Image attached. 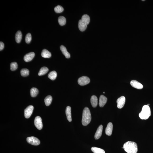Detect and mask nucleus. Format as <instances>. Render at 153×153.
<instances>
[{
  "label": "nucleus",
  "instance_id": "obj_24",
  "mask_svg": "<svg viewBox=\"0 0 153 153\" xmlns=\"http://www.w3.org/2000/svg\"><path fill=\"white\" fill-rule=\"evenodd\" d=\"M92 151L94 153H105L104 150L101 148L93 147L91 148Z\"/></svg>",
  "mask_w": 153,
  "mask_h": 153
},
{
  "label": "nucleus",
  "instance_id": "obj_3",
  "mask_svg": "<svg viewBox=\"0 0 153 153\" xmlns=\"http://www.w3.org/2000/svg\"><path fill=\"white\" fill-rule=\"evenodd\" d=\"M151 116V111L149 106L145 105L143 106L142 111L139 114V116L142 120H147Z\"/></svg>",
  "mask_w": 153,
  "mask_h": 153
},
{
  "label": "nucleus",
  "instance_id": "obj_21",
  "mask_svg": "<svg viewBox=\"0 0 153 153\" xmlns=\"http://www.w3.org/2000/svg\"><path fill=\"white\" fill-rule=\"evenodd\" d=\"M57 76V74L56 71H51L48 75V77L52 80L56 79Z\"/></svg>",
  "mask_w": 153,
  "mask_h": 153
},
{
  "label": "nucleus",
  "instance_id": "obj_10",
  "mask_svg": "<svg viewBox=\"0 0 153 153\" xmlns=\"http://www.w3.org/2000/svg\"><path fill=\"white\" fill-rule=\"evenodd\" d=\"M113 129V124L111 122H109L108 124L107 127L106 129L105 133L108 136L111 135L112 134Z\"/></svg>",
  "mask_w": 153,
  "mask_h": 153
},
{
  "label": "nucleus",
  "instance_id": "obj_6",
  "mask_svg": "<svg viewBox=\"0 0 153 153\" xmlns=\"http://www.w3.org/2000/svg\"><path fill=\"white\" fill-rule=\"evenodd\" d=\"M33 108V106L32 105L29 106L26 108L24 111V116L26 118L28 119L30 117L32 113Z\"/></svg>",
  "mask_w": 153,
  "mask_h": 153
},
{
  "label": "nucleus",
  "instance_id": "obj_5",
  "mask_svg": "<svg viewBox=\"0 0 153 153\" xmlns=\"http://www.w3.org/2000/svg\"><path fill=\"white\" fill-rule=\"evenodd\" d=\"M90 80L87 76H82L79 79L78 82L79 84L81 86H84L88 84L90 82Z\"/></svg>",
  "mask_w": 153,
  "mask_h": 153
},
{
  "label": "nucleus",
  "instance_id": "obj_4",
  "mask_svg": "<svg viewBox=\"0 0 153 153\" xmlns=\"http://www.w3.org/2000/svg\"><path fill=\"white\" fill-rule=\"evenodd\" d=\"M27 140L29 144L32 145H38L40 144V141L39 140L34 137H28L27 138Z\"/></svg>",
  "mask_w": 153,
  "mask_h": 153
},
{
  "label": "nucleus",
  "instance_id": "obj_22",
  "mask_svg": "<svg viewBox=\"0 0 153 153\" xmlns=\"http://www.w3.org/2000/svg\"><path fill=\"white\" fill-rule=\"evenodd\" d=\"M38 90L37 89L33 87V88H32L30 90V95L32 97H35L38 94Z\"/></svg>",
  "mask_w": 153,
  "mask_h": 153
},
{
  "label": "nucleus",
  "instance_id": "obj_11",
  "mask_svg": "<svg viewBox=\"0 0 153 153\" xmlns=\"http://www.w3.org/2000/svg\"><path fill=\"white\" fill-rule=\"evenodd\" d=\"M35 55L34 52H33L28 53L24 56V60L26 62H30L33 59Z\"/></svg>",
  "mask_w": 153,
  "mask_h": 153
},
{
  "label": "nucleus",
  "instance_id": "obj_25",
  "mask_svg": "<svg viewBox=\"0 0 153 153\" xmlns=\"http://www.w3.org/2000/svg\"><path fill=\"white\" fill-rule=\"evenodd\" d=\"M52 100V97L51 96H47L45 99V102L46 106H49L51 104Z\"/></svg>",
  "mask_w": 153,
  "mask_h": 153
},
{
  "label": "nucleus",
  "instance_id": "obj_13",
  "mask_svg": "<svg viewBox=\"0 0 153 153\" xmlns=\"http://www.w3.org/2000/svg\"><path fill=\"white\" fill-rule=\"evenodd\" d=\"M107 98L103 95L100 96L99 102V106L100 107H103L107 103Z\"/></svg>",
  "mask_w": 153,
  "mask_h": 153
},
{
  "label": "nucleus",
  "instance_id": "obj_7",
  "mask_svg": "<svg viewBox=\"0 0 153 153\" xmlns=\"http://www.w3.org/2000/svg\"><path fill=\"white\" fill-rule=\"evenodd\" d=\"M35 126L39 130H41L43 128L42 119L40 116H37L35 118L34 121Z\"/></svg>",
  "mask_w": 153,
  "mask_h": 153
},
{
  "label": "nucleus",
  "instance_id": "obj_23",
  "mask_svg": "<svg viewBox=\"0 0 153 153\" xmlns=\"http://www.w3.org/2000/svg\"><path fill=\"white\" fill-rule=\"evenodd\" d=\"M81 20L87 25L89 24L90 22L89 16L86 14H84L82 16Z\"/></svg>",
  "mask_w": 153,
  "mask_h": 153
},
{
  "label": "nucleus",
  "instance_id": "obj_8",
  "mask_svg": "<svg viewBox=\"0 0 153 153\" xmlns=\"http://www.w3.org/2000/svg\"><path fill=\"white\" fill-rule=\"evenodd\" d=\"M125 101H126V98L124 96H122L118 98L116 101L118 108L119 109L122 108L124 106Z\"/></svg>",
  "mask_w": 153,
  "mask_h": 153
},
{
  "label": "nucleus",
  "instance_id": "obj_16",
  "mask_svg": "<svg viewBox=\"0 0 153 153\" xmlns=\"http://www.w3.org/2000/svg\"><path fill=\"white\" fill-rule=\"evenodd\" d=\"M60 50L63 54L65 55V57L67 59L70 57V55L67 50L66 47L63 45L60 46Z\"/></svg>",
  "mask_w": 153,
  "mask_h": 153
},
{
  "label": "nucleus",
  "instance_id": "obj_33",
  "mask_svg": "<svg viewBox=\"0 0 153 153\" xmlns=\"http://www.w3.org/2000/svg\"><path fill=\"white\" fill-rule=\"evenodd\" d=\"M103 93H105L104 92H103Z\"/></svg>",
  "mask_w": 153,
  "mask_h": 153
},
{
  "label": "nucleus",
  "instance_id": "obj_26",
  "mask_svg": "<svg viewBox=\"0 0 153 153\" xmlns=\"http://www.w3.org/2000/svg\"><path fill=\"white\" fill-rule=\"evenodd\" d=\"M58 22L60 25L61 26H64L65 24L66 20L65 17L62 16L59 17L58 19Z\"/></svg>",
  "mask_w": 153,
  "mask_h": 153
},
{
  "label": "nucleus",
  "instance_id": "obj_32",
  "mask_svg": "<svg viewBox=\"0 0 153 153\" xmlns=\"http://www.w3.org/2000/svg\"><path fill=\"white\" fill-rule=\"evenodd\" d=\"M147 105H148V106H149L150 105V104H148Z\"/></svg>",
  "mask_w": 153,
  "mask_h": 153
},
{
  "label": "nucleus",
  "instance_id": "obj_17",
  "mask_svg": "<svg viewBox=\"0 0 153 153\" xmlns=\"http://www.w3.org/2000/svg\"><path fill=\"white\" fill-rule=\"evenodd\" d=\"M41 55L42 57L45 58H49L51 56V54L49 51L46 49H44L42 51Z\"/></svg>",
  "mask_w": 153,
  "mask_h": 153
},
{
  "label": "nucleus",
  "instance_id": "obj_18",
  "mask_svg": "<svg viewBox=\"0 0 153 153\" xmlns=\"http://www.w3.org/2000/svg\"><path fill=\"white\" fill-rule=\"evenodd\" d=\"M91 102L92 106L93 107H97L98 103L97 97L95 95L92 96L91 99Z\"/></svg>",
  "mask_w": 153,
  "mask_h": 153
},
{
  "label": "nucleus",
  "instance_id": "obj_31",
  "mask_svg": "<svg viewBox=\"0 0 153 153\" xmlns=\"http://www.w3.org/2000/svg\"><path fill=\"white\" fill-rule=\"evenodd\" d=\"M4 47V44L3 42H0V50H2Z\"/></svg>",
  "mask_w": 153,
  "mask_h": 153
},
{
  "label": "nucleus",
  "instance_id": "obj_28",
  "mask_svg": "<svg viewBox=\"0 0 153 153\" xmlns=\"http://www.w3.org/2000/svg\"><path fill=\"white\" fill-rule=\"evenodd\" d=\"M54 10L55 12L57 13H62L64 11V8L62 6L60 5L55 7Z\"/></svg>",
  "mask_w": 153,
  "mask_h": 153
},
{
  "label": "nucleus",
  "instance_id": "obj_1",
  "mask_svg": "<svg viewBox=\"0 0 153 153\" xmlns=\"http://www.w3.org/2000/svg\"><path fill=\"white\" fill-rule=\"evenodd\" d=\"M123 148L127 153H137L138 151V145L136 143L128 141L124 144Z\"/></svg>",
  "mask_w": 153,
  "mask_h": 153
},
{
  "label": "nucleus",
  "instance_id": "obj_12",
  "mask_svg": "<svg viewBox=\"0 0 153 153\" xmlns=\"http://www.w3.org/2000/svg\"><path fill=\"white\" fill-rule=\"evenodd\" d=\"M103 126L102 125H100L97 129L95 135L94 137L96 139H99L101 136L102 132Z\"/></svg>",
  "mask_w": 153,
  "mask_h": 153
},
{
  "label": "nucleus",
  "instance_id": "obj_19",
  "mask_svg": "<svg viewBox=\"0 0 153 153\" xmlns=\"http://www.w3.org/2000/svg\"><path fill=\"white\" fill-rule=\"evenodd\" d=\"M22 33L20 31H18L17 32L15 35V40L17 43H19L21 41L22 38Z\"/></svg>",
  "mask_w": 153,
  "mask_h": 153
},
{
  "label": "nucleus",
  "instance_id": "obj_29",
  "mask_svg": "<svg viewBox=\"0 0 153 153\" xmlns=\"http://www.w3.org/2000/svg\"><path fill=\"white\" fill-rule=\"evenodd\" d=\"M11 70V71H14L17 69L18 67V65L17 62H12L10 65Z\"/></svg>",
  "mask_w": 153,
  "mask_h": 153
},
{
  "label": "nucleus",
  "instance_id": "obj_9",
  "mask_svg": "<svg viewBox=\"0 0 153 153\" xmlns=\"http://www.w3.org/2000/svg\"><path fill=\"white\" fill-rule=\"evenodd\" d=\"M130 84L134 88L138 89H142L143 88V86L138 81L135 80H133L130 82Z\"/></svg>",
  "mask_w": 153,
  "mask_h": 153
},
{
  "label": "nucleus",
  "instance_id": "obj_27",
  "mask_svg": "<svg viewBox=\"0 0 153 153\" xmlns=\"http://www.w3.org/2000/svg\"><path fill=\"white\" fill-rule=\"evenodd\" d=\"M29 71L27 69H22L20 71V74L23 77H27L28 75Z\"/></svg>",
  "mask_w": 153,
  "mask_h": 153
},
{
  "label": "nucleus",
  "instance_id": "obj_14",
  "mask_svg": "<svg viewBox=\"0 0 153 153\" xmlns=\"http://www.w3.org/2000/svg\"><path fill=\"white\" fill-rule=\"evenodd\" d=\"M65 114H66L67 119L70 122L72 121L71 119V107L68 106L66 108L65 110Z\"/></svg>",
  "mask_w": 153,
  "mask_h": 153
},
{
  "label": "nucleus",
  "instance_id": "obj_20",
  "mask_svg": "<svg viewBox=\"0 0 153 153\" xmlns=\"http://www.w3.org/2000/svg\"><path fill=\"white\" fill-rule=\"evenodd\" d=\"M48 71V68L46 67H43L41 68L38 73V75L41 76L45 75L47 73Z\"/></svg>",
  "mask_w": 153,
  "mask_h": 153
},
{
  "label": "nucleus",
  "instance_id": "obj_15",
  "mask_svg": "<svg viewBox=\"0 0 153 153\" xmlns=\"http://www.w3.org/2000/svg\"><path fill=\"white\" fill-rule=\"evenodd\" d=\"M87 27V25L84 23L81 19L80 20L78 23V27L81 31L83 32L84 31Z\"/></svg>",
  "mask_w": 153,
  "mask_h": 153
},
{
  "label": "nucleus",
  "instance_id": "obj_30",
  "mask_svg": "<svg viewBox=\"0 0 153 153\" xmlns=\"http://www.w3.org/2000/svg\"><path fill=\"white\" fill-rule=\"evenodd\" d=\"M32 40L31 35L30 33H28L26 35L25 38V40L26 43H30Z\"/></svg>",
  "mask_w": 153,
  "mask_h": 153
},
{
  "label": "nucleus",
  "instance_id": "obj_2",
  "mask_svg": "<svg viewBox=\"0 0 153 153\" xmlns=\"http://www.w3.org/2000/svg\"><path fill=\"white\" fill-rule=\"evenodd\" d=\"M91 116L89 109L87 107L84 108L83 111L82 123L83 126H86L91 122Z\"/></svg>",
  "mask_w": 153,
  "mask_h": 153
}]
</instances>
